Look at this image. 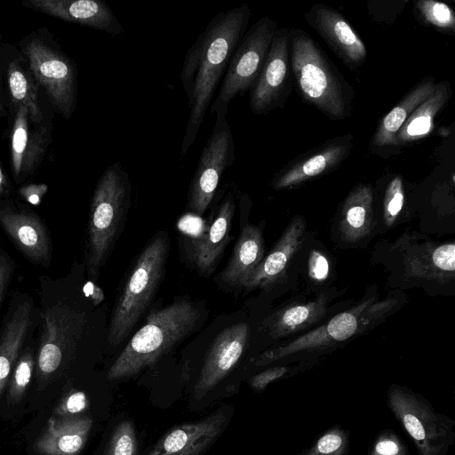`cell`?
I'll list each match as a JSON object with an SVG mask.
<instances>
[{
  "label": "cell",
  "mask_w": 455,
  "mask_h": 455,
  "mask_svg": "<svg viewBox=\"0 0 455 455\" xmlns=\"http://www.w3.org/2000/svg\"><path fill=\"white\" fill-rule=\"evenodd\" d=\"M251 12L247 4L215 15L188 49L180 81L188 98V124L180 146L184 157L194 144L231 57L246 32Z\"/></svg>",
  "instance_id": "obj_1"
},
{
  "label": "cell",
  "mask_w": 455,
  "mask_h": 455,
  "mask_svg": "<svg viewBox=\"0 0 455 455\" xmlns=\"http://www.w3.org/2000/svg\"><path fill=\"white\" fill-rule=\"evenodd\" d=\"M205 319L203 302L187 296L150 311L145 324L132 335L110 366L108 379H129L153 366L196 332Z\"/></svg>",
  "instance_id": "obj_2"
},
{
  "label": "cell",
  "mask_w": 455,
  "mask_h": 455,
  "mask_svg": "<svg viewBox=\"0 0 455 455\" xmlns=\"http://www.w3.org/2000/svg\"><path fill=\"white\" fill-rule=\"evenodd\" d=\"M169 252L168 231L161 230L134 259L115 299L107 334L108 346H120L152 304L164 276Z\"/></svg>",
  "instance_id": "obj_3"
},
{
  "label": "cell",
  "mask_w": 455,
  "mask_h": 455,
  "mask_svg": "<svg viewBox=\"0 0 455 455\" xmlns=\"http://www.w3.org/2000/svg\"><path fill=\"white\" fill-rule=\"evenodd\" d=\"M291 69L302 98L328 117L339 120L351 109L353 90L309 35L290 32Z\"/></svg>",
  "instance_id": "obj_4"
},
{
  "label": "cell",
  "mask_w": 455,
  "mask_h": 455,
  "mask_svg": "<svg viewBox=\"0 0 455 455\" xmlns=\"http://www.w3.org/2000/svg\"><path fill=\"white\" fill-rule=\"evenodd\" d=\"M132 184L119 162L100 176L91 203L86 265L88 275L96 279L109 257L131 206Z\"/></svg>",
  "instance_id": "obj_5"
},
{
  "label": "cell",
  "mask_w": 455,
  "mask_h": 455,
  "mask_svg": "<svg viewBox=\"0 0 455 455\" xmlns=\"http://www.w3.org/2000/svg\"><path fill=\"white\" fill-rule=\"evenodd\" d=\"M397 299L378 300L372 297L355 307L339 313L327 323L299 338L262 353L254 362L256 367L285 359L302 352H315L353 338L384 320L395 307Z\"/></svg>",
  "instance_id": "obj_6"
},
{
  "label": "cell",
  "mask_w": 455,
  "mask_h": 455,
  "mask_svg": "<svg viewBox=\"0 0 455 455\" xmlns=\"http://www.w3.org/2000/svg\"><path fill=\"white\" fill-rule=\"evenodd\" d=\"M388 406L413 441L419 455H446L455 441V421L436 411L413 390L396 384L388 390Z\"/></svg>",
  "instance_id": "obj_7"
},
{
  "label": "cell",
  "mask_w": 455,
  "mask_h": 455,
  "mask_svg": "<svg viewBox=\"0 0 455 455\" xmlns=\"http://www.w3.org/2000/svg\"><path fill=\"white\" fill-rule=\"evenodd\" d=\"M277 24L268 17L260 18L245 32L236 46L216 100L210 108H228L237 95L243 96L259 76L268 53Z\"/></svg>",
  "instance_id": "obj_8"
},
{
  "label": "cell",
  "mask_w": 455,
  "mask_h": 455,
  "mask_svg": "<svg viewBox=\"0 0 455 455\" xmlns=\"http://www.w3.org/2000/svg\"><path fill=\"white\" fill-rule=\"evenodd\" d=\"M227 114L228 108L216 109L212 132L203 148L189 184L186 208L197 216L205 212L222 174L235 160V140Z\"/></svg>",
  "instance_id": "obj_9"
},
{
  "label": "cell",
  "mask_w": 455,
  "mask_h": 455,
  "mask_svg": "<svg viewBox=\"0 0 455 455\" xmlns=\"http://www.w3.org/2000/svg\"><path fill=\"white\" fill-rule=\"evenodd\" d=\"M23 53L31 76L43 87L53 106L68 118L76 102L74 65L66 56L38 38L27 42Z\"/></svg>",
  "instance_id": "obj_10"
},
{
  "label": "cell",
  "mask_w": 455,
  "mask_h": 455,
  "mask_svg": "<svg viewBox=\"0 0 455 455\" xmlns=\"http://www.w3.org/2000/svg\"><path fill=\"white\" fill-rule=\"evenodd\" d=\"M43 332L36 360L38 374L47 378L61 365L79 339L87 322L84 311L55 304L42 315Z\"/></svg>",
  "instance_id": "obj_11"
},
{
  "label": "cell",
  "mask_w": 455,
  "mask_h": 455,
  "mask_svg": "<svg viewBox=\"0 0 455 455\" xmlns=\"http://www.w3.org/2000/svg\"><path fill=\"white\" fill-rule=\"evenodd\" d=\"M250 336L246 322L226 327L213 339L204 355L192 387L194 400L207 398L231 374L241 360Z\"/></svg>",
  "instance_id": "obj_12"
},
{
  "label": "cell",
  "mask_w": 455,
  "mask_h": 455,
  "mask_svg": "<svg viewBox=\"0 0 455 455\" xmlns=\"http://www.w3.org/2000/svg\"><path fill=\"white\" fill-rule=\"evenodd\" d=\"M232 415V408L223 406L198 420L174 426L147 455H203L222 435Z\"/></svg>",
  "instance_id": "obj_13"
},
{
  "label": "cell",
  "mask_w": 455,
  "mask_h": 455,
  "mask_svg": "<svg viewBox=\"0 0 455 455\" xmlns=\"http://www.w3.org/2000/svg\"><path fill=\"white\" fill-rule=\"evenodd\" d=\"M290 32L277 28L261 71L250 89V108L264 115L277 107L284 97L288 81Z\"/></svg>",
  "instance_id": "obj_14"
},
{
  "label": "cell",
  "mask_w": 455,
  "mask_h": 455,
  "mask_svg": "<svg viewBox=\"0 0 455 455\" xmlns=\"http://www.w3.org/2000/svg\"><path fill=\"white\" fill-rule=\"evenodd\" d=\"M306 19L346 65L355 69L364 62L367 52L363 42L337 11L314 4Z\"/></svg>",
  "instance_id": "obj_15"
},
{
  "label": "cell",
  "mask_w": 455,
  "mask_h": 455,
  "mask_svg": "<svg viewBox=\"0 0 455 455\" xmlns=\"http://www.w3.org/2000/svg\"><path fill=\"white\" fill-rule=\"evenodd\" d=\"M23 5L45 14L111 35L124 32L109 6L99 0H26Z\"/></svg>",
  "instance_id": "obj_16"
},
{
  "label": "cell",
  "mask_w": 455,
  "mask_h": 455,
  "mask_svg": "<svg viewBox=\"0 0 455 455\" xmlns=\"http://www.w3.org/2000/svg\"><path fill=\"white\" fill-rule=\"evenodd\" d=\"M235 199L231 191L223 195L208 229L197 236L193 245V261L203 276L211 275L230 241Z\"/></svg>",
  "instance_id": "obj_17"
},
{
  "label": "cell",
  "mask_w": 455,
  "mask_h": 455,
  "mask_svg": "<svg viewBox=\"0 0 455 455\" xmlns=\"http://www.w3.org/2000/svg\"><path fill=\"white\" fill-rule=\"evenodd\" d=\"M351 145V136L335 139L323 144L281 171L273 180V188L283 189L296 187L331 171L347 156Z\"/></svg>",
  "instance_id": "obj_18"
},
{
  "label": "cell",
  "mask_w": 455,
  "mask_h": 455,
  "mask_svg": "<svg viewBox=\"0 0 455 455\" xmlns=\"http://www.w3.org/2000/svg\"><path fill=\"white\" fill-rule=\"evenodd\" d=\"M304 232V220L299 216L295 217L271 251L264 256L250 274L242 289L252 291L274 285L284 274L289 262L301 246Z\"/></svg>",
  "instance_id": "obj_19"
},
{
  "label": "cell",
  "mask_w": 455,
  "mask_h": 455,
  "mask_svg": "<svg viewBox=\"0 0 455 455\" xmlns=\"http://www.w3.org/2000/svg\"><path fill=\"white\" fill-rule=\"evenodd\" d=\"M16 108L11 136V159L13 176L19 180L36 169L49 143L50 135L44 127L31 128L32 122L25 107Z\"/></svg>",
  "instance_id": "obj_20"
},
{
  "label": "cell",
  "mask_w": 455,
  "mask_h": 455,
  "mask_svg": "<svg viewBox=\"0 0 455 455\" xmlns=\"http://www.w3.org/2000/svg\"><path fill=\"white\" fill-rule=\"evenodd\" d=\"M92 419L84 415L52 417L34 443L39 455H78L84 449Z\"/></svg>",
  "instance_id": "obj_21"
},
{
  "label": "cell",
  "mask_w": 455,
  "mask_h": 455,
  "mask_svg": "<svg viewBox=\"0 0 455 455\" xmlns=\"http://www.w3.org/2000/svg\"><path fill=\"white\" fill-rule=\"evenodd\" d=\"M0 225L29 259L38 264L49 261L48 234L37 216L4 208L0 210Z\"/></svg>",
  "instance_id": "obj_22"
},
{
  "label": "cell",
  "mask_w": 455,
  "mask_h": 455,
  "mask_svg": "<svg viewBox=\"0 0 455 455\" xmlns=\"http://www.w3.org/2000/svg\"><path fill=\"white\" fill-rule=\"evenodd\" d=\"M265 256L262 231L259 227L247 224L242 229L233 253L220 272V281L228 288L243 287L250 274Z\"/></svg>",
  "instance_id": "obj_23"
},
{
  "label": "cell",
  "mask_w": 455,
  "mask_h": 455,
  "mask_svg": "<svg viewBox=\"0 0 455 455\" xmlns=\"http://www.w3.org/2000/svg\"><path fill=\"white\" fill-rule=\"evenodd\" d=\"M329 299L323 293L307 302L290 304L263 321V327L273 339L285 337L318 322L327 311Z\"/></svg>",
  "instance_id": "obj_24"
},
{
  "label": "cell",
  "mask_w": 455,
  "mask_h": 455,
  "mask_svg": "<svg viewBox=\"0 0 455 455\" xmlns=\"http://www.w3.org/2000/svg\"><path fill=\"white\" fill-rule=\"evenodd\" d=\"M372 204L371 186L361 184L350 192L339 223V234L345 241L354 243L369 235L372 226Z\"/></svg>",
  "instance_id": "obj_25"
},
{
  "label": "cell",
  "mask_w": 455,
  "mask_h": 455,
  "mask_svg": "<svg viewBox=\"0 0 455 455\" xmlns=\"http://www.w3.org/2000/svg\"><path fill=\"white\" fill-rule=\"evenodd\" d=\"M435 78H426L392 108L382 119L371 140L372 145L381 148L397 145L396 136L411 113L434 92Z\"/></svg>",
  "instance_id": "obj_26"
},
{
  "label": "cell",
  "mask_w": 455,
  "mask_h": 455,
  "mask_svg": "<svg viewBox=\"0 0 455 455\" xmlns=\"http://www.w3.org/2000/svg\"><path fill=\"white\" fill-rule=\"evenodd\" d=\"M31 307L20 304L5 324L0 339V399L17 362L18 355L30 324Z\"/></svg>",
  "instance_id": "obj_27"
},
{
  "label": "cell",
  "mask_w": 455,
  "mask_h": 455,
  "mask_svg": "<svg viewBox=\"0 0 455 455\" xmlns=\"http://www.w3.org/2000/svg\"><path fill=\"white\" fill-rule=\"evenodd\" d=\"M450 96L449 83L437 84L433 93L411 113L399 130L397 145L411 143L428 135L434 128L435 117Z\"/></svg>",
  "instance_id": "obj_28"
},
{
  "label": "cell",
  "mask_w": 455,
  "mask_h": 455,
  "mask_svg": "<svg viewBox=\"0 0 455 455\" xmlns=\"http://www.w3.org/2000/svg\"><path fill=\"white\" fill-rule=\"evenodd\" d=\"M30 75L19 60L9 62L7 77L11 99L16 107L23 106L27 108L32 124H40L43 121V113L37 90Z\"/></svg>",
  "instance_id": "obj_29"
},
{
  "label": "cell",
  "mask_w": 455,
  "mask_h": 455,
  "mask_svg": "<svg viewBox=\"0 0 455 455\" xmlns=\"http://www.w3.org/2000/svg\"><path fill=\"white\" fill-rule=\"evenodd\" d=\"M35 360L31 350L26 349L17 360L9 379L8 397L15 403L23 397L32 378Z\"/></svg>",
  "instance_id": "obj_30"
},
{
  "label": "cell",
  "mask_w": 455,
  "mask_h": 455,
  "mask_svg": "<svg viewBox=\"0 0 455 455\" xmlns=\"http://www.w3.org/2000/svg\"><path fill=\"white\" fill-rule=\"evenodd\" d=\"M138 440L133 423L125 419L113 429L104 455H138Z\"/></svg>",
  "instance_id": "obj_31"
},
{
  "label": "cell",
  "mask_w": 455,
  "mask_h": 455,
  "mask_svg": "<svg viewBox=\"0 0 455 455\" xmlns=\"http://www.w3.org/2000/svg\"><path fill=\"white\" fill-rule=\"evenodd\" d=\"M349 434L339 427H333L321 435L306 455H347Z\"/></svg>",
  "instance_id": "obj_32"
},
{
  "label": "cell",
  "mask_w": 455,
  "mask_h": 455,
  "mask_svg": "<svg viewBox=\"0 0 455 455\" xmlns=\"http://www.w3.org/2000/svg\"><path fill=\"white\" fill-rule=\"evenodd\" d=\"M417 9L427 23L447 31L454 30L455 15L449 5L433 0H422L417 3Z\"/></svg>",
  "instance_id": "obj_33"
},
{
  "label": "cell",
  "mask_w": 455,
  "mask_h": 455,
  "mask_svg": "<svg viewBox=\"0 0 455 455\" xmlns=\"http://www.w3.org/2000/svg\"><path fill=\"white\" fill-rule=\"evenodd\" d=\"M404 190L402 178L395 177L388 184L383 203V219L387 226H392L403 210Z\"/></svg>",
  "instance_id": "obj_34"
},
{
  "label": "cell",
  "mask_w": 455,
  "mask_h": 455,
  "mask_svg": "<svg viewBox=\"0 0 455 455\" xmlns=\"http://www.w3.org/2000/svg\"><path fill=\"white\" fill-rule=\"evenodd\" d=\"M370 455H409L406 445L393 430L379 435L371 449Z\"/></svg>",
  "instance_id": "obj_35"
},
{
  "label": "cell",
  "mask_w": 455,
  "mask_h": 455,
  "mask_svg": "<svg viewBox=\"0 0 455 455\" xmlns=\"http://www.w3.org/2000/svg\"><path fill=\"white\" fill-rule=\"evenodd\" d=\"M88 407V398L83 391L69 393L59 404L54 417L65 418L81 415Z\"/></svg>",
  "instance_id": "obj_36"
},
{
  "label": "cell",
  "mask_w": 455,
  "mask_h": 455,
  "mask_svg": "<svg viewBox=\"0 0 455 455\" xmlns=\"http://www.w3.org/2000/svg\"><path fill=\"white\" fill-rule=\"evenodd\" d=\"M307 272L310 279L322 283L328 279L331 272L329 259L321 251L313 250L308 257Z\"/></svg>",
  "instance_id": "obj_37"
},
{
  "label": "cell",
  "mask_w": 455,
  "mask_h": 455,
  "mask_svg": "<svg viewBox=\"0 0 455 455\" xmlns=\"http://www.w3.org/2000/svg\"><path fill=\"white\" fill-rule=\"evenodd\" d=\"M288 371V367L285 366H275L268 368L252 376L249 384L255 391H262L269 383L284 376Z\"/></svg>",
  "instance_id": "obj_38"
},
{
  "label": "cell",
  "mask_w": 455,
  "mask_h": 455,
  "mask_svg": "<svg viewBox=\"0 0 455 455\" xmlns=\"http://www.w3.org/2000/svg\"><path fill=\"white\" fill-rule=\"evenodd\" d=\"M46 191V186H30L20 189V194L26 198L27 201L33 204L40 202L42 196Z\"/></svg>",
  "instance_id": "obj_39"
},
{
  "label": "cell",
  "mask_w": 455,
  "mask_h": 455,
  "mask_svg": "<svg viewBox=\"0 0 455 455\" xmlns=\"http://www.w3.org/2000/svg\"><path fill=\"white\" fill-rule=\"evenodd\" d=\"M84 290L87 291V294L94 305H98L103 301L104 293L102 290L95 283H87Z\"/></svg>",
  "instance_id": "obj_40"
},
{
  "label": "cell",
  "mask_w": 455,
  "mask_h": 455,
  "mask_svg": "<svg viewBox=\"0 0 455 455\" xmlns=\"http://www.w3.org/2000/svg\"><path fill=\"white\" fill-rule=\"evenodd\" d=\"M9 277V267L0 259V302L2 301L5 285Z\"/></svg>",
  "instance_id": "obj_41"
},
{
  "label": "cell",
  "mask_w": 455,
  "mask_h": 455,
  "mask_svg": "<svg viewBox=\"0 0 455 455\" xmlns=\"http://www.w3.org/2000/svg\"><path fill=\"white\" fill-rule=\"evenodd\" d=\"M9 191V183L0 165V196H4Z\"/></svg>",
  "instance_id": "obj_42"
},
{
  "label": "cell",
  "mask_w": 455,
  "mask_h": 455,
  "mask_svg": "<svg viewBox=\"0 0 455 455\" xmlns=\"http://www.w3.org/2000/svg\"><path fill=\"white\" fill-rule=\"evenodd\" d=\"M4 114V100H3V84H2V75L0 69V117Z\"/></svg>",
  "instance_id": "obj_43"
}]
</instances>
